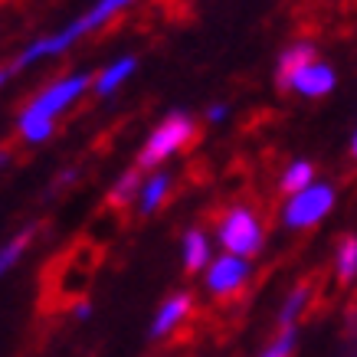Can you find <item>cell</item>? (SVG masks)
<instances>
[{"label":"cell","instance_id":"cell-13","mask_svg":"<svg viewBox=\"0 0 357 357\" xmlns=\"http://www.w3.org/2000/svg\"><path fill=\"white\" fill-rule=\"evenodd\" d=\"M141 187H144V177H141V167H128V171H121L115 177V184L109 187V197H105V204L115 206V210H125V206H138V197H141Z\"/></svg>","mask_w":357,"mask_h":357},{"label":"cell","instance_id":"cell-2","mask_svg":"<svg viewBox=\"0 0 357 357\" xmlns=\"http://www.w3.org/2000/svg\"><path fill=\"white\" fill-rule=\"evenodd\" d=\"M197 138V121L190 112L174 109L167 112L141 144L138 151V167L141 171H158L161 164H167L171 158H177L181 151L190 148V141Z\"/></svg>","mask_w":357,"mask_h":357},{"label":"cell","instance_id":"cell-14","mask_svg":"<svg viewBox=\"0 0 357 357\" xmlns=\"http://www.w3.org/2000/svg\"><path fill=\"white\" fill-rule=\"evenodd\" d=\"M335 279L341 285H351L357 279V236L347 233V236L337 239L335 246Z\"/></svg>","mask_w":357,"mask_h":357},{"label":"cell","instance_id":"cell-1","mask_svg":"<svg viewBox=\"0 0 357 357\" xmlns=\"http://www.w3.org/2000/svg\"><path fill=\"white\" fill-rule=\"evenodd\" d=\"M89 82L96 79L89 73H73V76H63L50 82L46 89H40L36 96L23 105V112L17 115V135H20L26 144H43V141L53 138L56 131V119L69 112L79 98L89 92Z\"/></svg>","mask_w":357,"mask_h":357},{"label":"cell","instance_id":"cell-20","mask_svg":"<svg viewBox=\"0 0 357 357\" xmlns=\"http://www.w3.org/2000/svg\"><path fill=\"white\" fill-rule=\"evenodd\" d=\"M351 154H354V161H357V131H354V138H351Z\"/></svg>","mask_w":357,"mask_h":357},{"label":"cell","instance_id":"cell-19","mask_svg":"<svg viewBox=\"0 0 357 357\" xmlns=\"http://www.w3.org/2000/svg\"><path fill=\"white\" fill-rule=\"evenodd\" d=\"M73 318H76V321H86V318H92V302H76V308H73Z\"/></svg>","mask_w":357,"mask_h":357},{"label":"cell","instance_id":"cell-16","mask_svg":"<svg viewBox=\"0 0 357 357\" xmlns=\"http://www.w3.org/2000/svg\"><path fill=\"white\" fill-rule=\"evenodd\" d=\"M33 236H36V227H23L17 236H10L7 243H3V249H0V272H3V275L23 259V252L30 249Z\"/></svg>","mask_w":357,"mask_h":357},{"label":"cell","instance_id":"cell-4","mask_svg":"<svg viewBox=\"0 0 357 357\" xmlns=\"http://www.w3.org/2000/svg\"><path fill=\"white\" fill-rule=\"evenodd\" d=\"M337 204V190L331 181H314L312 187H305L298 194L285 197V204H282V227L285 229H295V233H302V229H314L321 220L335 210Z\"/></svg>","mask_w":357,"mask_h":357},{"label":"cell","instance_id":"cell-11","mask_svg":"<svg viewBox=\"0 0 357 357\" xmlns=\"http://www.w3.org/2000/svg\"><path fill=\"white\" fill-rule=\"evenodd\" d=\"M314 298V282H298L295 289H289V295L282 298L279 312H275V325L279 328H298L302 314L308 312V305Z\"/></svg>","mask_w":357,"mask_h":357},{"label":"cell","instance_id":"cell-12","mask_svg":"<svg viewBox=\"0 0 357 357\" xmlns=\"http://www.w3.org/2000/svg\"><path fill=\"white\" fill-rule=\"evenodd\" d=\"M171 187H174V177L167 171H154L151 177H144V187H141V197H138L141 217H154L164 200L171 197Z\"/></svg>","mask_w":357,"mask_h":357},{"label":"cell","instance_id":"cell-10","mask_svg":"<svg viewBox=\"0 0 357 357\" xmlns=\"http://www.w3.org/2000/svg\"><path fill=\"white\" fill-rule=\"evenodd\" d=\"M135 69H138V56H119L115 63H109L102 73L96 76V82H92V92H96L98 98H109L115 96L125 82H128L131 76H135Z\"/></svg>","mask_w":357,"mask_h":357},{"label":"cell","instance_id":"cell-17","mask_svg":"<svg viewBox=\"0 0 357 357\" xmlns=\"http://www.w3.org/2000/svg\"><path fill=\"white\" fill-rule=\"evenodd\" d=\"M298 347V328H279V335L262 347L259 357H292Z\"/></svg>","mask_w":357,"mask_h":357},{"label":"cell","instance_id":"cell-3","mask_svg":"<svg viewBox=\"0 0 357 357\" xmlns=\"http://www.w3.org/2000/svg\"><path fill=\"white\" fill-rule=\"evenodd\" d=\"M217 243L223 252L243 256V259H256L266 246V227H262L259 213L249 204H233L217 220Z\"/></svg>","mask_w":357,"mask_h":357},{"label":"cell","instance_id":"cell-9","mask_svg":"<svg viewBox=\"0 0 357 357\" xmlns=\"http://www.w3.org/2000/svg\"><path fill=\"white\" fill-rule=\"evenodd\" d=\"M217 259L213 256V243L200 227H190L181 239V262H184L187 275H204L210 269V262Z\"/></svg>","mask_w":357,"mask_h":357},{"label":"cell","instance_id":"cell-15","mask_svg":"<svg viewBox=\"0 0 357 357\" xmlns=\"http://www.w3.org/2000/svg\"><path fill=\"white\" fill-rule=\"evenodd\" d=\"M314 181H318V177H314V164L305 161V158H298V161H292L285 171H282L279 190L285 197H292V194H298V190H305V187H312Z\"/></svg>","mask_w":357,"mask_h":357},{"label":"cell","instance_id":"cell-18","mask_svg":"<svg viewBox=\"0 0 357 357\" xmlns=\"http://www.w3.org/2000/svg\"><path fill=\"white\" fill-rule=\"evenodd\" d=\"M227 115H229V109L223 105V102H213V105L206 109V121H210V125H220V121H227Z\"/></svg>","mask_w":357,"mask_h":357},{"label":"cell","instance_id":"cell-7","mask_svg":"<svg viewBox=\"0 0 357 357\" xmlns=\"http://www.w3.org/2000/svg\"><path fill=\"white\" fill-rule=\"evenodd\" d=\"M314 59H318V46L308 43V40H295V43L285 46L279 59H275V86H279V92H289L292 79L298 76V69H305Z\"/></svg>","mask_w":357,"mask_h":357},{"label":"cell","instance_id":"cell-5","mask_svg":"<svg viewBox=\"0 0 357 357\" xmlns=\"http://www.w3.org/2000/svg\"><path fill=\"white\" fill-rule=\"evenodd\" d=\"M252 279V259L233 256V252H220L204 272V289L213 298H233L249 285Z\"/></svg>","mask_w":357,"mask_h":357},{"label":"cell","instance_id":"cell-8","mask_svg":"<svg viewBox=\"0 0 357 357\" xmlns=\"http://www.w3.org/2000/svg\"><path fill=\"white\" fill-rule=\"evenodd\" d=\"M335 86H337L335 69L328 63H321V59H314V63H308L305 69H298V76L292 79V89H289V92H298V96H305V98H325L335 92Z\"/></svg>","mask_w":357,"mask_h":357},{"label":"cell","instance_id":"cell-6","mask_svg":"<svg viewBox=\"0 0 357 357\" xmlns=\"http://www.w3.org/2000/svg\"><path fill=\"white\" fill-rule=\"evenodd\" d=\"M190 314H194V295L190 292H171L161 305H158L148 335H151L154 341H164V337H171L177 328L184 325Z\"/></svg>","mask_w":357,"mask_h":357}]
</instances>
